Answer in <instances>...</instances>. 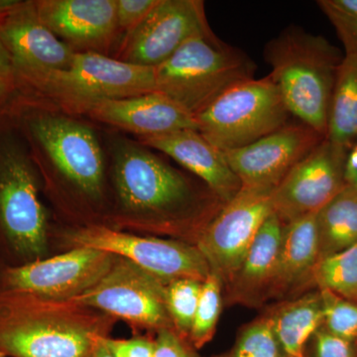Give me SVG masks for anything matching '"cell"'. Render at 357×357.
<instances>
[{
  "label": "cell",
  "mask_w": 357,
  "mask_h": 357,
  "mask_svg": "<svg viewBox=\"0 0 357 357\" xmlns=\"http://www.w3.org/2000/svg\"><path fill=\"white\" fill-rule=\"evenodd\" d=\"M304 357H307V356H305Z\"/></svg>",
  "instance_id": "ab89813d"
},
{
  "label": "cell",
  "mask_w": 357,
  "mask_h": 357,
  "mask_svg": "<svg viewBox=\"0 0 357 357\" xmlns=\"http://www.w3.org/2000/svg\"><path fill=\"white\" fill-rule=\"evenodd\" d=\"M154 70L156 91L196 116L227 89L252 79L255 65L210 30L185 42Z\"/></svg>",
  "instance_id": "5b68a950"
},
{
  "label": "cell",
  "mask_w": 357,
  "mask_h": 357,
  "mask_svg": "<svg viewBox=\"0 0 357 357\" xmlns=\"http://www.w3.org/2000/svg\"><path fill=\"white\" fill-rule=\"evenodd\" d=\"M86 112L96 121L138 134L141 138L185 129L198 130L195 115L158 91L102 100L91 105Z\"/></svg>",
  "instance_id": "ac0fdd59"
},
{
  "label": "cell",
  "mask_w": 357,
  "mask_h": 357,
  "mask_svg": "<svg viewBox=\"0 0 357 357\" xmlns=\"http://www.w3.org/2000/svg\"><path fill=\"white\" fill-rule=\"evenodd\" d=\"M278 344L280 357H304L307 345L323 325L321 294L307 292L282 301L265 314Z\"/></svg>",
  "instance_id": "7402d4cb"
},
{
  "label": "cell",
  "mask_w": 357,
  "mask_h": 357,
  "mask_svg": "<svg viewBox=\"0 0 357 357\" xmlns=\"http://www.w3.org/2000/svg\"><path fill=\"white\" fill-rule=\"evenodd\" d=\"M109 321L89 307L0 290V352L9 357H89Z\"/></svg>",
  "instance_id": "6da1fadb"
},
{
  "label": "cell",
  "mask_w": 357,
  "mask_h": 357,
  "mask_svg": "<svg viewBox=\"0 0 357 357\" xmlns=\"http://www.w3.org/2000/svg\"><path fill=\"white\" fill-rule=\"evenodd\" d=\"M319 261L357 244V190L345 185L317 213Z\"/></svg>",
  "instance_id": "603a6c76"
},
{
  "label": "cell",
  "mask_w": 357,
  "mask_h": 357,
  "mask_svg": "<svg viewBox=\"0 0 357 357\" xmlns=\"http://www.w3.org/2000/svg\"><path fill=\"white\" fill-rule=\"evenodd\" d=\"M115 258L116 255L98 249L75 248L49 259L0 268V290L67 302L95 286L109 272Z\"/></svg>",
  "instance_id": "8fae6325"
},
{
  "label": "cell",
  "mask_w": 357,
  "mask_h": 357,
  "mask_svg": "<svg viewBox=\"0 0 357 357\" xmlns=\"http://www.w3.org/2000/svg\"><path fill=\"white\" fill-rule=\"evenodd\" d=\"M319 291L323 303V326L333 335L357 344V303L332 291Z\"/></svg>",
  "instance_id": "83f0119b"
},
{
  "label": "cell",
  "mask_w": 357,
  "mask_h": 357,
  "mask_svg": "<svg viewBox=\"0 0 357 357\" xmlns=\"http://www.w3.org/2000/svg\"><path fill=\"white\" fill-rule=\"evenodd\" d=\"M347 153L325 138L294 167L271 196L283 225L319 213L344 189Z\"/></svg>",
  "instance_id": "5bb4252c"
},
{
  "label": "cell",
  "mask_w": 357,
  "mask_h": 357,
  "mask_svg": "<svg viewBox=\"0 0 357 357\" xmlns=\"http://www.w3.org/2000/svg\"><path fill=\"white\" fill-rule=\"evenodd\" d=\"M278 86L268 75L227 89L196 115L198 130L220 151L239 149L290 121Z\"/></svg>",
  "instance_id": "52a82bcc"
},
{
  "label": "cell",
  "mask_w": 357,
  "mask_h": 357,
  "mask_svg": "<svg viewBox=\"0 0 357 357\" xmlns=\"http://www.w3.org/2000/svg\"><path fill=\"white\" fill-rule=\"evenodd\" d=\"M203 282L194 279H178L166 287V305L174 328L181 337L189 340L196 316Z\"/></svg>",
  "instance_id": "4316f807"
},
{
  "label": "cell",
  "mask_w": 357,
  "mask_h": 357,
  "mask_svg": "<svg viewBox=\"0 0 357 357\" xmlns=\"http://www.w3.org/2000/svg\"><path fill=\"white\" fill-rule=\"evenodd\" d=\"M114 180L122 206L168 227L189 225L199 234L225 203L146 148L121 143L114 149Z\"/></svg>",
  "instance_id": "7a4b0ae2"
},
{
  "label": "cell",
  "mask_w": 357,
  "mask_h": 357,
  "mask_svg": "<svg viewBox=\"0 0 357 357\" xmlns=\"http://www.w3.org/2000/svg\"><path fill=\"white\" fill-rule=\"evenodd\" d=\"M312 283L319 290L332 291L357 303V244L319 260L312 272Z\"/></svg>",
  "instance_id": "d4e9b609"
},
{
  "label": "cell",
  "mask_w": 357,
  "mask_h": 357,
  "mask_svg": "<svg viewBox=\"0 0 357 357\" xmlns=\"http://www.w3.org/2000/svg\"><path fill=\"white\" fill-rule=\"evenodd\" d=\"M0 357H6V356H4L3 354H1V352H0Z\"/></svg>",
  "instance_id": "74e56055"
},
{
  "label": "cell",
  "mask_w": 357,
  "mask_h": 357,
  "mask_svg": "<svg viewBox=\"0 0 357 357\" xmlns=\"http://www.w3.org/2000/svg\"><path fill=\"white\" fill-rule=\"evenodd\" d=\"M328 138L349 152L357 138V57L344 56L328 114Z\"/></svg>",
  "instance_id": "cb8c5ba5"
},
{
  "label": "cell",
  "mask_w": 357,
  "mask_h": 357,
  "mask_svg": "<svg viewBox=\"0 0 357 357\" xmlns=\"http://www.w3.org/2000/svg\"><path fill=\"white\" fill-rule=\"evenodd\" d=\"M166 287L156 277L116 256L109 272L95 286L67 302L100 310L157 332L175 330L167 309Z\"/></svg>",
  "instance_id": "30bf717a"
},
{
  "label": "cell",
  "mask_w": 357,
  "mask_h": 357,
  "mask_svg": "<svg viewBox=\"0 0 357 357\" xmlns=\"http://www.w3.org/2000/svg\"><path fill=\"white\" fill-rule=\"evenodd\" d=\"M222 282L215 272L211 271L203 283L196 316L189 340L199 351L213 340L222 307Z\"/></svg>",
  "instance_id": "484cf974"
},
{
  "label": "cell",
  "mask_w": 357,
  "mask_h": 357,
  "mask_svg": "<svg viewBox=\"0 0 357 357\" xmlns=\"http://www.w3.org/2000/svg\"><path fill=\"white\" fill-rule=\"evenodd\" d=\"M310 340L312 354L307 357H357V344L333 335L323 325Z\"/></svg>",
  "instance_id": "4dcf8cb0"
},
{
  "label": "cell",
  "mask_w": 357,
  "mask_h": 357,
  "mask_svg": "<svg viewBox=\"0 0 357 357\" xmlns=\"http://www.w3.org/2000/svg\"><path fill=\"white\" fill-rule=\"evenodd\" d=\"M282 229L283 223L275 213L263 223L243 264L225 287L229 304L258 307L266 302L280 246Z\"/></svg>",
  "instance_id": "44dd1931"
},
{
  "label": "cell",
  "mask_w": 357,
  "mask_h": 357,
  "mask_svg": "<svg viewBox=\"0 0 357 357\" xmlns=\"http://www.w3.org/2000/svg\"><path fill=\"white\" fill-rule=\"evenodd\" d=\"M8 112L28 144L43 152L56 168L91 197L102 192L105 163L93 130L69 117L32 109L27 100Z\"/></svg>",
  "instance_id": "ba28073f"
},
{
  "label": "cell",
  "mask_w": 357,
  "mask_h": 357,
  "mask_svg": "<svg viewBox=\"0 0 357 357\" xmlns=\"http://www.w3.org/2000/svg\"><path fill=\"white\" fill-rule=\"evenodd\" d=\"M159 0H116L117 30L128 34L151 13Z\"/></svg>",
  "instance_id": "1f68e13d"
},
{
  "label": "cell",
  "mask_w": 357,
  "mask_h": 357,
  "mask_svg": "<svg viewBox=\"0 0 357 357\" xmlns=\"http://www.w3.org/2000/svg\"><path fill=\"white\" fill-rule=\"evenodd\" d=\"M272 192L243 188L199 236L197 248L225 287L236 276L263 223L273 213Z\"/></svg>",
  "instance_id": "7c38bea8"
},
{
  "label": "cell",
  "mask_w": 357,
  "mask_h": 357,
  "mask_svg": "<svg viewBox=\"0 0 357 357\" xmlns=\"http://www.w3.org/2000/svg\"><path fill=\"white\" fill-rule=\"evenodd\" d=\"M317 3L344 44V55L357 57V0H319Z\"/></svg>",
  "instance_id": "f546056e"
},
{
  "label": "cell",
  "mask_w": 357,
  "mask_h": 357,
  "mask_svg": "<svg viewBox=\"0 0 357 357\" xmlns=\"http://www.w3.org/2000/svg\"><path fill=\"white\" fill-rule=\"evenodd\" d=\"M222 357H227V354H223V356H222Z\"/></svg>",
  "instance_id": "f35d334b"
},
{
  "label": "cell",
  "mask_w": 357,
  "mask_h": 357,
  "mask_svg": "<svg viewBox=\"0 0 357 357\" xmlns=\"http://www.w3.org/2000/svg\"><path fill=\"white\" fill-rule=\"evenodd\" d=\"M0 36L13 63L18 93L43 75L66 69L76 53L42 22L33 0H17L0 11Z\"/></svg>",
  "instance_id": "9a60e30c"
},
{
  "label": "cell",
  "mask_w": 357,
  "mask_h": 357,
  "mask_svg": "<svg viewBox=\"0 0 357 357\" xmlns=\"http://www.w3.org/2000/svg\"><path fill=\"white\" fill-rule=\"evenodd\" d=\"M157 333L153 357H202L190 340L181 337L175 330L163 328Z\"/></svg>",
  "instance_id": "d6a6232c"
},
{
  "label": "cell",
  "mask_w": 357,
  "mask_h": 357,
  "mask_svg": "<svg viewBox=\"0 0 357 357\" xmlns=\"http://www.w3.org/2000/svg\"><path fill=\"white\" fill-rule=\"evenodd\" d=\"M265 58L269 75L298 121L326 136L337 72L344 56L325 37L288 27L270 41Z\"/></svg>",
  "instance_id": "277c9868"
},
{
  "label": "cell",
  "mask_w": 357,
  "mask_h": 357,
  "mask_svg": "<svg viewBox=\"0 0 357 357\" xmlns=\"http://www.w3.org/2000/svg\"><path fill=\"white\" fill-rule=\"evenodd\" d=\"M37 15L75 52L102 51L114 43L116 0H33Z\"/></svg>",
  "instance_id": "e0dca14e"
},
{
  "label": "cell",
  "mask_w": 357,
  "mask_h": 357,
  "mask_svg": "<svg viewBox=\"0 0 357 357\" xmlns=\"http://www.w3.org/2000/svg\"><path fill=\"white\" fill-rule=\"evenodd\" d=\"M154 91V68L130 64L95 52H76L66 69L43 75L20 95L47 96L70 109L86 112L91 105L102 100Z\"/></svg>",
  "instance_id": "8992f818"
},
{
  "label": "cell",
  "mask_w": 357,
  "mask_h": 357,
  "mask_svg": "<svg viewBox=\"0 0 357 357\" xmlns=\"http://www.w3.org/2000/svg\"><path fill=\"white\" fill-rule=\"evenodd\" d=\"M344 181L347 185L357 190V138L345 160Z\"/></svg>",
  "instance_id": "d590c367"
},
{
  "label": "cell",
  "mask_w": 357,
  "mask_h": 357,
  "mask_svg": "<svg viewBox=\"0 0 357 357\" xmlns=\"http://www.w3.org/2000/svg\"><path fill=\"white\" fill-rule=\"evenodd\" d=\"M144 146L154 148L177 161L201 178L204 185L227 204L243 189L223 152L199 132L185 129L163 135L141 138Z\"/></svg>",
  "instance_id": "d6986e66"
},
{
  "label": "cell",
  "mask_w": 357,
  "mask_h": 357,
  "mask_svg": "<svg viewBox=\"0 0 357 357\" xmlns=\"http://www.w3.org/2000/svg\"><path fill=\"white\" fill-rule=\"evenodd\" d=\"M73 248H89L126 258L168 285L178 279L206 281L211 267L197 245L156 237H141L91 225L67 237Z\"/></svg>",
  "instance_id": "9c48e42d"
},
{
  "label": "cell",
  "mask_w": 357,
  "mask_h": 357,
  "mask_svg": "<svg viewBox=\"0 0 357 357\" xmlns=\"http://www.w3.org/2000/svg\"><path fill=\"white\" fill-rule=\"evenodd\" d=\"M102 342L114 357H153L154 340L148 338L114 340L103 337Z\"/></svg>",
  "instance_id": "836d02e7"
},
{
  "label": "cell",
  "mask_w": 357,
  "mask_h": 357,
  "mask_svg": "<svg viewBox=\"0 0 357 357\" xmlns=\"http://www.w3.org/2000/svg\"><path fill=\"white\" fill-rule=\"evenodd\" d=\"M47 217L29 145L6 109L0 110V256L4 267L41 259Z\"/></svg>",
  "instance_id": "3957f363"
},
{
  "label": "cell",
  "mask_w": 357,
  "mask_h": 357,
  "mask_svg": "<svg viewBox=\"0 0 357 357\" xmlns=\"http://www.w3.org/2000/svg\"><path fill=\"white\" fill-rule=\"evenodd\" d=\"M325 138L299 121H289L261 139L223 155L243 188L273 192L294 167Z\"/></svg>",
  "instance_id": "2e32d148"
},
{
  "label": "cell",
  "mask_w": 357,
  "mask_h": 357,
  "mask_svg": "<svg viewBox=\"0 0 357 357\" xmlns=\"http://www.w3.org/2000/svg\"><path fill=\"white\" fill-rule=\"evenodd\" d=\"M18 93L13 63L0 36V110L6 109Z\"/></svg>",
  "instance_id": "e575fe53"
},
{
  "label": "cell",
  "mask_w": 357,
  "mask_h": 357,
  "mask_svg": "<svg viewBox=\"0 0 357 357\" xmlns=\"http://www.w3.org/2000/svg\"><path fill=\"white\" fill-rule=\"evenodd\" d=\"M317 213L283 225L267 300L301 296L314 286L312 272L319 262Z\"/></svg>",
  "instance_id": "ffe728a7"
},
{
  "label": "cell",
  "mask_w": 357,
  "mask_h": 357,
  "mask_svg": "<svg viewBox=\"0 0 357 357\" xmlns=\"http://www.w3.org/2000/svg\"><path fill=\"white\" fill-rule=\"evenodd\" d=\"M227 357H280L278 344L265 314L241 331Z\"/></svg>",
  "instance_id": "f1b7e54d"
},
{
  "label": "cell",
  "mask_w": 357,
  "mask_h": 357,
  "mask_svg": "<svg viewBox=\"0 0 357 357\" xmlns=\"http://www.w3.org/2000/svg\"><path fill=\"white\" fill-rule=\"evenodd\" d=\"M102 337L98 338L96 340L95 347H93V351H91V356L89 357H114L112 354L109 351V349L105 347L102 342Z\"/></svg>",
  "instance_id": "8d00e7d4"
},
{
  "label": "cell",
  "mask_w": 357,
  "mask_h": 357,
  "mask_svg": "<svg viewBox=\"0 0 357 357\" xmlns=\"http://www.w3.org/2000/svg\"><path fill=\"white\" fill-rule=\"evenodd\" d=\"M201 0H159L139 25L126 34L115 59L156 68L194 37L210 31Z\"/></svg>",
  "instance_id": "4fadbf2b"
}]
</instances>
